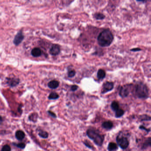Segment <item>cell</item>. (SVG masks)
<instances>
[{"instance_id":"obj_25","label":"cell","mask_w":151,"mask_h":151,"mask_svg":"<svg viewBox=\"0 0 151 151\" xmlns=\"http://www.w3.org/2000/svg\"><path fill=\"white\" fill-rule=\"evenodd\" d=\"M84 144L86 146L88 147L89 149H91L92 150H94V147L91 144H90V143L88 141H86L83 142Z\"/></svg>"},{"instance_id":"obj_30","label":"cell","mask_w":151,"mask_h":151,"mask_svg":"<svg viewBox=\"0 0 151 151\" xmlns=\"http://www.w3.org/2000/svg\"><path fill=\"white\" fill-rule=\"evenodd\" d=\"M141 50V49L139 48H133L131 50V51H133V52H138V51H140Z\"/></svg>"},{"instance_id":"obj_31","label":"cell","mask_w":151,"mask_h":151,"mask_svg":"<svg viewBox=\"0 0 151 151\" xmlns=\"http://www.w3.org/2000/svg\"><path fill=\"white\" fill-rule=\"evenodd\" d=\"M2 121V118L0 116V123Z\"/></svg>"},{"instance_id":"obj_28","label":"cell","mask_w":151,"mask_h":151,"mask_svg":"<svg viewBox=\"0 0 151 151\" xmlns=\"http://www.w3.org/2000/svg\"><path fill=\"white\" fill-rule=\"evenodd\" d=\"M47 113H48L49 114V115H50V116H51V117H53V118H56V117H57L56 115V114H55L54 112H52V111H50V110H48V111H47Z\"/></svg>"},{"instance_id":"obj_7","label":"cell","mask_w":151,"mask_h":151,"mask_svg":"<svg viewBox=\"0 0 151 151\" xmlns=\"http://www.w3.org/2000/svg\"><path fill=\"white\" fill-rule=\"evenodd\" d=\"M60 52V47L57 44H53L50 49V53L52 55H59Z\"/></svg>"},{"instance_id":"obj_21","label":"cell","mask_w":151,"mask_h":151,"mask_svg":"<svg viewBox=\"0 0 151 151\" xmlns=\"http://www.w3.org/2000/svg\"><path fill=\"white\" fill-rule=\"evenodd\" d=\"M39 135L42 138L46 139L48 137V133L46 131L40 130L39 133Z\"/></svg>"},{"instance_id":"obj_15","label":"cell","mask_w":151,"mask_h":151,"mask_svg":"<svg viewBox=\"0 0 151 151\" xmlns=\"http://www.w3.org/2000/svg\"><path fill=\"white\" fill-rule=\"evenodd\" d=\"M106 72L102 69H99L97 72V78L98 79H102L106 77Z\"/></svg>"},{"instance_id":"obj_3","label":"cell","mask_w":151,"mask_h":151,"mask_svg":"<svg viewBox=\"0 0 151 151\" xmlns=\"http://www.w3.org/2000/svg\"><path fill=\"white\" fill-rule=\"evenodd\" d=\"M135 94L136 97L141 99H146L149 96V89L145 84L140 83L135 87Z\"/></svg>"},{"instance_id":"obj_17","label":"cell","mask_w":151,"mask_h":151,"mask_svg":"<svg viewBox=\"0 0 151 151\" xmlns=\"http://www.w3.org/2000/svg\"><path fill=\"white\" fill-rule=\"evenodd\" d=\"M111 108L113 110L116 111L117 109H119V104L117 101H114L112 102L111 104Z\"/></svg>"},{"instance_id":"obj_2","label":"cell","mask_w":151,"mask_h":151,"mask_svg":"<svg viewBox=\"0 0 151 151\" xmlns=\"http://www.w3.org/2000/svg\"><path fill=\"white\" fill-rule=\"evenodd\" d=\"M86 135L89 138L93 141L97 145L100 147L102 146L104 140V136L100 134L95 130L91 129L87 130Z\"/></svg>"},{"instance_id":"obj_26","label":"cell","mask_w":151,"mask_h":151,"mask_svg":"<svg viewBox=\"0 0 151 151\" xmlns=\"http://www.w3.org/2000/svg\"><path fill=\"white\" fill-rule=\"evenodd\" d=\"M17 147L21 149H23L25 147V144L23 143H17L16 144H15Z\"/></svg>"},{"instance_id":"obj_27","label":"cell","mask_w":151,"mask_h":151,"mask_svg":"<svg viewBox=\"0 0 151 151\" xmlns=\"http://www.w3.org/2000/svg\"><path fill=\"white\" fill-rule=\"evenodd\" d=\"M139 128L141 129H142V130H144L145 131H146V132L147 133H149L150 132V128H145L144 126L143 125H140V127H139Z\"/></svg>"},{"instance_id":"obj_14","label":"cell","mask_w":151,"mask_h":151,"mask_svg":"<svg viewBox=\"0 0 151 151\" xmlns=\"http://www.w3.org/2000/svg\"><path fill=\"white\" fill-rule=\"evenodd\" d=\"M108 151H116L118 148L117 144L114 142H110L108 146Z\"/></svg>"},{"instance_id":"obj_9","label":"cell","mask_w":151,"mask_h":151,"mask_svg":"<svg viewBox=\"0 0 151 151\" xmlns=\"http://www.w3.org/2000/svg\"><path fill=\"white\" fill-rule=\"evenodd\" d=\"M20 82L19 78H7V83L8 86L13 87L18 85Z\"/></svg>"},{"instance_id":"obj_8","label":"cell","mask_w":151,"mask_h":151,"mask_svg":"<svg viewBox=\"0 0 151 151\" xmlns=\"http://www.w3.org/2000/svg\"><path fill=\"white\" fill-rule=\"evenodd\" d=\"M130 93L129 89L126 86L121 87L119 92L120 96L122 98H125L128 96Z\"/></svg>"},{"instance_id":"obj_32","label":"cell","mask_w":151,"mask_h":151,"mask_svg":"<svg viewBox=\"0 0 151 151\" xmlns=\"http://www.w3.org/2000/svg\"></svg>"},{"instance_id":"obj_20","label":"cell","mask_w":151,"mask_h":151,"mask_svg":"<svg viewBox=\"0 0 151 151\" xmlns=\"http://www.w3.org/2000/svg\"><path fill=\"white\" fill-rule=\"evenodd\" d=\"M94 18L98 20H102L104 19L105 16L104 14L101 13H95L94 15Z\"/></svg>"},{"instance_id":"obj_22","label":"cell","mask_w":151,"mask_h":151,"mask_svg":"<svg viewBox=\"0 0 151 151\" xmlns=\"http://www.w3.org/2000/svg\"><path fill=\"white\" fill-rule=\"evenodd\" d=\"M140 119L141 121H151L150 116L147 115H143L141 116Z\"/></svg>"},{"instance_id":"obj_1","label":"cell","mask_w":151,"mask_h":151,"mask_svg":"<svg viewBox=\"0 0 151 151\" xmlns=\"http://www.w3.org/2000/svg\"><path fill=\"white\" fill-rule=\"evenodd\" d=\"M114 39L111 31L109 29H106L102 31L98 37V42L100 46L107 47L109 46Z\"/></svg>"},{"instance_id":"obj_23","label":"cell","mask_w":151,"mask_h":151,"mask_svg":"<svg viewBox=\"0 0 151 151\" xmlns=\"http://www.w3.org/2000/svg\"><path fill=\"white\" fill-rule=\"evenodd\" d=\"M76 71L74 70H69L68 72V76L69 78H72L76 75Z\"/></svg>"},{"instance_id":"obj_10","label":"cell","mask_w":151,"mask_h":151,"mask_svg":"<svg viewBox=\"0 0 151 151\" xmlns=\"http://www.w3.org/2000/svg\"><path fill=\"white\" fill-rule=\"evenodd\" d=\"M113 126V123L110 121H105L102 124V127L106 130H109L111 129Z\"/></svg>"},{"instance_id":"obj_12","label":"cell","mask_w":151,"mask_h":151,"mask_svg":"<svg viewBox=\"0 0 151 151\" xmlns=\"http://www.w3.org/2000/svg\"><path fill=\"white\" fill-rule=\"evenodd\" d=\"M42 52L41 50L38 47H35L31 50V54L33 56L37 57L41 55Z\"/></svg>"},{"instance_id":"obj_6","label":"cell","mask_w":151,"mask_h":151,"mask_svg":"<svg viewBox=\"0 0 151 151\" xmlns=\"http://www.w3.org/2000/svg\"><path fill=\"white\" fill-rule=\"evenodd\" d=\"M24 39V36L21 31H19L16 35L13 40V43L16 46H17L21 43Z\"/></svg>"},{"instance_id":"obj_5","label":"cell","mask_w":151,"mask_h":151,"mask_svg":"<svg viewBox=\"0 0 151 151\" xmlns=\"http://www.w3.org/2000/svg\"><path fill=\"white\" fill-rule=\"evenodd\" d=\"M114 87V84L112 82H106L103 85V88L102 90V94H104L108 92L111 91Z\"/></svg>"},{"instance_id":"obj_13","label":"cell","mask_w":151,"mask_h":151,"mask_svg":"<svg viewBox=\"0 0 151 151\" xmlns=\"http://www.w3.org/2000/svg\"><path fill=\"white\" fill-rule=\"evenodd\" d=\"M60 85V83L57 80H52L48 83V86L50 88L55 89L58 88Z\"/></svg>"},{"instance_id":"obj_29","label":"cell","mask_w":151,"mask_h":151,"mask_svg":"<svg viewBox=\"0 0 151 151\" xmlns=\"http://www.w3.org/2000/svg\"><path fill=\"white\" fill-rule=\"evenodd\" d=\"M78 86H77V85H74L72 86L71 87V91H75L78 89Z\"/></svg>"},{"instance_id":"obj_16","label":"cell","mask_w":151,"mask_h":151,"mask_svg":"<svg viewBox=\"0 0 151 151\" xmlns=\"http://www.w3.org/2000/svg\"><path fill=\"white\" fill-rule=\"evenodd\" d=\"M125 113V111L121 109H119L115 111V117L120 118L123 116Z\"/></svg>"},{"instance_id":"obj_19","label":"cell","mask_w":151,"mask_h":151,"mask_svg":"<svg viewBox=\"0 0 151 151\" xmlns=\"http://www.w3.org/2000/svg\"><path fill=\"white\" fill-rule=\"evenodd\" d=\"M59 94L55 92H52L48 96V99L50 100H55L59 98Z\"/></svg>"},{"instance_id":"obj_18","label":"cell","mask_w":151,"mask_h":151,"mask_svg":"<svg viewBox=\"0 0 151 151\" xmlns=\"http://www.w3.org/2000/svg\"><path fill=\"white\" fill-rule=\"evenodd\" d=\"M150 146H151V138L149 137V139L144 142L142 147V149H145Z\"/></svg>"},{"instance_id":"obj_11","label":"cell","mask_w":151,"mask_h":151,"mask_svg":"<svg viewBox=\"0 0 151 151\" xmlns=\"http://www.w3.org/2000/svg\"><path fill=\"white\" fill-rule=\"evenodd\" d=\"M25 134L23 131L21 130L17 131L15 133L16 138L19 141H22L25 137Z\"/></svg>"},{"instance_id":"obj_4","label":"cell","mask_w":151,"mask_h":151,"mask_svg":"<svg viewBox=\"0 0 151 151\" xmlns=\"http://www.w3.org/2000/svg\"><path fill=\"white\" fill-rule=\"evenodd\" d=\"M116 141L118 145L123 149H127L129 146V141L128 139L123 136L118 135L116 138Z\"/></svg>"},{"instance_id":"obj_24","label":"cell","mask_w":151,"mask_h":151,"mask_svg":"<svg viewBox=\"0 0 151 151\" xmlns=\"http://www.w3.org/2000/svg\"><path fill=\"white\" fill-rule=\"evenodd\" d=\"M11 151V147L9 145H5L3 146L2 148L1 149V151Z\"/></svg>"}]
</instances>
